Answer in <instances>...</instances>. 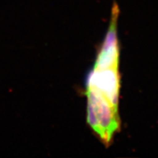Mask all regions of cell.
Returning a JSON list of instances; mask_svg holds the SVG:
<instances>
[{
  "label": "cell",
  "mask_w": 158,
  "mask_h": 158,
  "mask_svg": "<svg viewBox=\"0 0 158 158\" xmlns=\"http://www.w3.org/2000/svg\"><path fill=\"white\" fill-rule=\"evenodd\" d=\"M86 89L95 91L118 110L120 75L117 66L94 67L86 81Z\"/></svg>",
  "instance_id": "obj_1"
}]
</instances>
